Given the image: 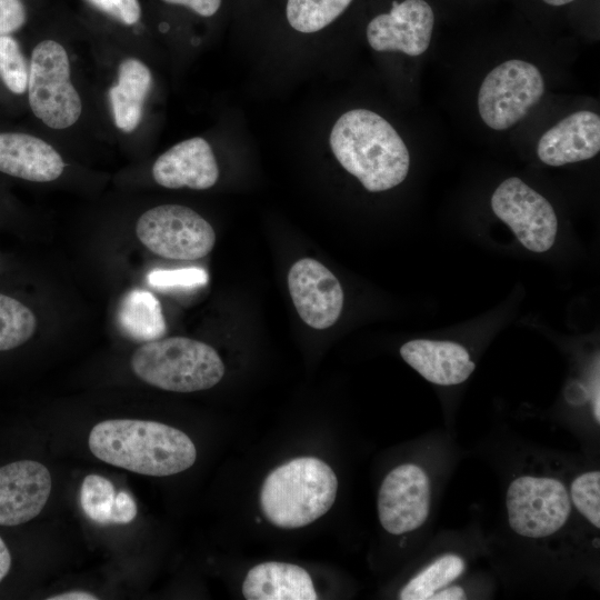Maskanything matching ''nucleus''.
<instances>
[{"instance_id": "obj_1", "label": "nucleus", "mask_w": 600, "mask_h": 600, "mask_svg": "<svg viewBox=\"0 0 600 600\" xmlns=\"http://www.w3.org/2000/svg\"><path fill=\"white\" fill-rule=\"evenodd\" d=\"M88 444L102 462L151 477L182 472L197 459V449L184 432L149 420L101 421L91 429Z\"/></svg>"}, {"instance_id": "obj_2", "label": "nucleus", "mask_w": 600, "mask_h": 600, "mask_svg": "<svg viewBox=\"0 0 600 600\" xmlns=\"http://www.w3.org/2000/svg\"><path fill=\"white\" fill-rule=\"evenodd\" d=\"M329 142L339 163L368 191L394 188L409 172L406 143L396 129L373 111L344 112L336 121Z\"/></svg>"}, {"instance_id": "obj_3", "label": "nucleus", "mask_w": 600, "mask_h": 600, "mask_svg": "<svg viewBox=\"0 0 600 600\" xmlns=\"http://www.w3.org/2000/svg\"><path fill=\"white\" fill-rule=\"evenodd\" d=\"M337 489L338 480L329 464L314 457H300L267 476L260 492V506L273 526L301 528L329 511Z\"/></svg>"}, {"instance_id": "obj_4", "label": "nucleus", "mask_w": 600, "mask_h": 600, "mask_svg": "<svg viewBox=\"0 0 600 600\" xmlns=\"http://www.w3.org/2000/svg\"><path fill=\"white\" fill-rule=\"evenodd\" d=\"M130 366L143 382L173 392L210 389L224 374V364L211 346L186 337L143 342L133 352Z\"/></svg>"}, {"instance_id": "obj_5", "label": "nucleus", "mask_w": 600, "mask_h": 600, "mask_svg": "<svg viewBox=\"0 0 600 600\" xmlns=\"http://www.w3.org/2000/svg\"><path fill=\"white\" fill-rule=\"evenodd\" d=\"M28 99L34 116L52 129H66L79 119L82 102L70 80L66 49L54 40L39 42L31 56Z\"/></svg>"}, {"instance_id": "obj_6", "label": "nucleus", "mask_w": 600, "mask_h": 600, "mask_svg": "<svg viewBox=\"0 0 600 600\" xmlns=\"http://www.w3.org/2000/svg\"><path fill=\"white\" fill-rule=\"evenodd\" d=\"M139 241L152 253L193 261L209 254L216 243L212 226L194 210L161 204L143 212L136 224Z\"/></svg>"}, {"instance_id": "obj_7", "label": "nucleus", "mask_w": 600, "mask_h": 600, "mask_svg": "<svg viewBox=\"0 0 600 600\" xmlns=\"http://www.w3.org/2000/svg\"><path fill=\"white\" fill-rule=\"evenodd\" d=\"M544 92L542 73L534 64L510 59L493 68L478 92L482 121L493 130H506L534 107Z\"/></svg>"}, {"instance_id": "obj_8", "label": "nucleus", "mask_w": 600, "mask_h": 600, "mask_svg": "<svg viewBox=\"0 0 600 600\" xmlns=\"http://www.w3.org/2000/svg\"><path fill=\"white\" fill-rule=\"evenodd\" d=\"M511 529L527 538H544L560 530L569 519L571 504L566 487L554 478L522 476L506 494Z\"/></svg>"}, {"instance_id": "obj_9", "label": "nucleus", "mask_w": 600, "mask_h": 600, "mask_svg": "<svg viewBox=\"0 0 600 600\" xmlns=\"http://www.w3.org/2000/svg\"><path fill=\"white\" fill-rule=\"evenodd\" d=\"M494 214L530 251L544 252L556 240L558 219L550 202L521 179L511 177L491 197Z\"/></svg>"}, {"instance_id": "obj_10", "label": "nucleus", "mask_w": 600, "mask_h": 600, "mask_svg": "<svg viewBox=\"0 0 600 600\" xmlns=\"http://www.w3.org/2000/svg\"><path fill=\"white\" fill-rule=\"evenodd\" d=\"M430 510V484L419 466L404 463L383 479L378 493V514L389 533L401 534L420 528Z\"/></svg>"}, {"instance_id": "obj_11", "label": "nucleus", "mask_w": 600, "mask_h": 600, "mask_svg": "<svg viewBox=\"0 0 600 600\" xmlns=\"http://www.w3.org/2000/svg\"><path fill=\"white\" fill-rule=\"evenodd\" d=\"M436 12L427 0H393L388 12L373 17L366 30L370 47L417 57L430 46Z\"/></svg>"}, {"instance_id": "obj_12", "label": "nucleus", "mask_w": 600, "mask_h": 600, "mask_svg": "<svg viewBox=\"0 0 600 600\" xmlns=\"http://www.w3.org/2000/svg\"><path fill=\"white\" fill-rule=\"evenodd\" d=\"M288 287L300 318L318 330L333 326L343 307V290L336 276L321 262L303 258L292 264Z\"/></svg>"}, {"instance_id": "obj_13", "label": "nucleus", "mask_w": 600, "mask_h": 600, "mask_svg": "<svg viewBox=\"0 0 600 600\" xmlns=\"http://www.w3.org/2000/svg\"><path fill=\"white\" fill-rule=\"evenodd\" d=\"M51 492L48 468L20 460L0 468V526H18L36 518Z\"/></svg>"}, {"instance_id": "obj_14", "label": "nucleus", "mask_w": 600, "mask_h": 600, "mask_svg": "<svg viewBox=\"0 0 600 600\" xmlns=\"http://www.w3.org/2000/svg\"><path fill=\"white\" fill-rule=\"evenodd\" d=\"M152 177L164 188L204 190L216 184L219 168L210 144L197 137L162 153L153 163Z\"/></svg>"}, {"instance_id": "obj_15", "label": "nucleus", "mask_w": 600, "mask_h": 600, "mask_svg": "<svg viewBox=\"0 0 600 600\" xmlns=\"http://www.w3.org/2000/svg\"><path fill=\"white\" fill-rule=\"evenodd\" d=\"M600 150V118L588 110L576 111L547 130L537 154L552 167L588 160Z\"/></svg>"}, {"instance_id": "obj_16", "label": "nucleus", "mask_w": 600, "mask_h": 600, "mask_svg": "<svg viewBox=\"0 0 600 600\" xmlns=\"http://www.w3.org/2000/svg\"><path fill=\"white\" fill-rule=\"evenodd\" d=\"M64 169L61 156L49 143L27 133H0V171L33 182L58 179Z\"/></svg>"}, {"instance_id": "obj_17", "label": "nucleus", "mask_w": 600, "mask_h": 600, "mask_svg": "<svg viewBox=\"0 0 600 600\" xmlns=\"http://www.w3.org/2000/svg\"><path fill=\"white\" fill-rule=\"evenodd\" d=\"M400 354L426 380L440 386L459 384L474 370L467 349L451 341L411 340L400 348Z\"/></svg>"}, {"instance_id": "obj_18", "label": "nucleus", "mask_w": 600, "mask_h": 600, "mask_svg": "<svg viewBox=\"0 0 600 600\" xmlns=\"http://www.w3.org/2000/svg\"><path fill=\"white\" fill-rule=\"evenodd\" d=\"M247 600H316L309 573L287 562L268 561L251 568L242 583Z\"/></svg>"}, {"instance_id": "obj_19", "label": "nucleus", "mask_w": 600, "mask_h": 600, "mask_svg": "<svg viewBox=\"0 0 600 600\" xmlns=\"http://www.w3.org/2000/svg\"><path fill=\"white\" fill-rule=\"evenodd\" d=\"M151 84V72L140 60L128 58L121 62L118 82L109 90L118 129L132 132L139 126Z\"/></svg>"}, {"instance_id": "obj_20", "label": "nucleus", "mask_w": 600, "mask_h": 600, "mask_svg": "<svg viewBox=\"0 0 600 600\" xmlns=\"http://www.w3.org/2000/svg\"><path fill=\"white\" fill-rule=\"evenodd\" d=\"M80 504L84 514L101 526L130 523L138 512L136 500L128 491H117L110 480L96 473L83 479Z\"/></svg>"}, {"instance_id": "obj_21", "label": "nucleus", "mask_w": 600, "mask_h": 600, "mask_svg": "<svg viewBox=\"0 0 600 600\" xmlns=\"http://www.w3.org/2000/svg\"><path fill=\"white\" fill-rule=\"evenodd\" d=\"M117 318L120 330L134 341H153L167 332L161 304L153 293L146 290L136 289L124 294Z\"/></svg>"}, {"instance_id": "obj_22", "label": "nucleus", "mask_w": 600, "mask_h": 600, "mask_svg": "<svg viewBox=\"0 0 600 600\" xmlns=\"http://www.w3.org/2000/svg\"><path fill=\"white\" fill-rule=\"evenodd\" d=\"M464 570L462 558L444 554L414 576L400 591L401 600H430L438 590L453 582Z\"/></svg>"}, {"instance_id": "obj_23", "label": "nucleus", "mask_w": 600, "mask_h": 600, "mask_svg": "<svg viewBox=\"0 0 600 600\" xmlns=\"http://www.w3.org/2000/svg\"><path fill=\"white\" fill-rule=\"evenodd\" d=\"M353 0H288L287 19L297 31L312 33L333 22Z\"/></svg>"}, {"instance_id": "obj_24", "label": "nucleus", "mask_w": 600, "mask_h": 600, "mask_svg": "<svg viewBox=\"0 0 600 600\" xmlns=\"http://www.w3.org/2000/svg\"><path fill=\"white\" fill-rule=\"evenodd\" d=\"M37 318L19 300L0 293V351L18 348L36 332Z\"/></svg>"}, {"instance_id": "obj_25", "label": "nucleus", "mask_w": 600, "mask_h": 600, "mask_svg": "<svg viewBox=\"0 0 600 600\" xmlns=\"http://www.w3.org/2000/svg\"><path fill=\"white\" fill-rule=\"evenodd\" d=\"M29 70L16 39L0 36V78L6 87L16 94L28 88Z\"/></svg>"}, {"instance_id": "obj_26", "label": "nucleus", "mask_w": 600, "mask_h": 600, "mask_svg": "<svg viewBox=\"0 0 600 600\" xmlns=\"http://www.w3.org/2000/svg\"><path fill=\"white\" fill-rule=\"evenodd\" d=\"M578 511L596 528H600V472L589 471L577 477L570 489Z\"/></svg>"}, {"instance_id": "obj_27", "label": "nucleus", "mask_w": 600, "mask_h": 600, "mask_svg": "<svg viewBox=\"0 0 600 600\" xmlns=\"http://www.w3.org/2000/svg\"><path fill=\"white\" fill-rule=\"evenodd\" d=\"M148 280L157 288H194L208 282V274L201 268H180L172 270H154Z\"/></svg>"}, {"instance_id": "obj_28", "label": "nucleus", "mask_w": 600, "mask_h": 600, "mask_svg": "<svg viewBox=\"0 0 600 600\" xmlns=\"http://www.w3.org/2000/svg\"><path fill=\"white\" fill-rule=\"evenodd\" d=\"M99 10L108 13L124 24H134L141 16L138 0H88Z\"/></svg>"}, {"instance_id": "obj_29", "label": "nucleus", "mask_w": 600, "mask_h": 600, "mask_svg": "<svg viewBox=\"0 0 600 600\" xmlns=\"http://www.w3.org/2000/svg\"><path fill=\"white\" fill-rule=\"evenodd\" d=\"M26 17L21 0H0V36H8L20 29Z\"/></svg>"}, {"instance_id": "obj_30", "label": "nucleus", "mask_w": 600, "mask_h": 600, "mask_svg": "<svg viewBox=\"0 0 600 600\" xmlns=\"http://www.w3.org/2000/svg\"><path fill=\"white\" fill-rule=\"evenodd\" d=\"M172 4L186 6L202 17L213 16L220 8L221 0H163Z\"/></svg>"}, {"instance_id": "obj_31", "label": "nucleus", "mask_w": 600, "mask_h": 600, "mask_svg": "<svg viewBox=\"0 0 600 600\" xmlns=\"http://www.w3.org/2000/svg\"><path fill=\"white\" fill-rule=\"evenodd\" d=\"M466 599V593L459 586L446 587L433 593L430 600H461Z\"/></svg>"}, {"instance_id": "obj_32", "label": "nucleus", "mask_w": 600, "mask_h": 600, "mask_svg": "<svg viewBox=\"0 0 600 600\" xmlns=\"http://www.w3.org/2000/svg\"><path fill=\"white\" fill-rule=\"evenodd\" d=\"M48 600H97L98 597L87 591H68L63 593L56 594L53 597H48Z\"/></svg>"}, {"instance_id": "obj_33", "label": "nucleus", "mask_w": 600, "mask_h": 600, "mask_svg": "<svg viewBox=\"0 0 600 600\" xmlns=\"http://www.w3.org/2000/svg\"><path fill=\"white\" fill-rule=\"evenodd\" d=\"M11 568V554L10 551L0 537V582L8 574Z\"/></svg>"}, {"instance_id": "obj_34", "label": "nucleus", "mask_w": 600, "mask_h": 600, "mask_svg": "<svg viewBox=\"0 0 600 600\" xmlns=\"http://www.w3.org/2000/svg\"><path fill=\"white\" fill-rule=\"evenodd\" d=\"M540 1L550 8H562L570 3H573L577 0H540Z\"/></svg>"}]
</instances>
